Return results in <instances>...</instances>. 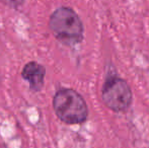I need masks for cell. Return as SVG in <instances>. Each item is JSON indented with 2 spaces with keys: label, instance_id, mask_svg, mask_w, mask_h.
I'll use <instances>...</instances> for the list:
<instances>
[{
  "label": "cell",
  "instance_id": "1",
  "mask_svg": "<svg viewBox=\"0 0 149 148\" xmlns=\"http://www.w3.org/2000/svg\"><path fill=\"white\" fill-rule=\"evenodd\" d=\"M54 110L61 121L67 124H80L88 116V109L78 92L73 89H62L54 97Z\"/></svg>",
  "mask_w": 149,
  "mask_h": 148
},
{
  "label": "cell",
  "instance_id": "2",
  "mask_svg": "<svg viewBox=\"0 0 149 148\" xmlns=\"http://www.w3.org/2000/svg\"><path fill=\"white\" fill-rule=\"evenodd\" d=\"M50 28L57 39L65 44H76L83 38V26L73 9L61 7L50 17Z\"/></svg>",
  "mask_w": 149,
  "mask_h": 148
},
{
  "label": "cell",
  "instance_id": "3",
  "mask_svg": "<svg viewBox=\"0 0 149 148\" xmlns=\"http://www.w3.org/2000/svg\"><path fill=\"white\" fill-rule=\"evenodd\" d=\"M102 97L109 109L117 113L124 112L132 103V91L124 79L111 77L102 87Z\"/></svg>",
  "mask_w": 149,
  "mask_h": 148
},
{
  "label": "cell",
  "instance_id": "4",
  "mask_svg": "<svg viewBox=\"0 0 149 148\" xmlns=\"http://www.w3.org/2000/svg\"><path fill=\"white\" fill-rule=\"evenodd\" d=\"M22 76L26 80L30 82L31 89L40 90L43 86L45 68L36 62H31L24 66L22 70Z\"/></svg>",
  "mask_w": 149,
  "mask_h": 148
},
{
  "label": "cell",
  "instance_id": "5",
  "mask_svg": "<svg viewBox=\"0 0 149 148\" xmlns=\"http://www.w3.org/2000/svg\"><path fill=\"white\" fill-rule=\"evenodd\" d=\"M0 1L8 6H17L22 3L24 0H0Z\"/></svg>",
  "mask_w": 149,
  "mask_h": 148
}]
</instances>
